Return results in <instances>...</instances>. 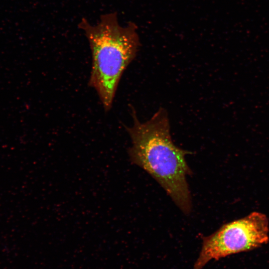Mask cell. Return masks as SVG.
Wrapping results in <instances>:
<instances>
[{
  "label": "cell",
  "instance_id": "1",
  "mask_svg": "<svg viewBox=\"0 0 269 269\" xmlns=\"http://www.w3.org/2000/svg\"><path fill=\"white\" fill-rule=\"evenodd\" d=\"M133 125L126 127L132 141L128 153L131 162L146 171L165 190L185 214L192 209L186 176L192 173L185 158L191 153L173 142L167 114L160 108L141 123L132 108Z\"/></svg>",
  "mask_w": 269,
  "mask_h": 269
},
{
  "label": "cell",
  "instance_id": "2",
  "mask_svg": "<svg viewBox=\"0 0 269 269\" xmlns=\"http://www.w3.org/2000/svg\"><path fill=\"white\" fill-rule=\"evenodd\" d=\"M78 26L84 32L91 51L89 85L95 90L105 111L108 112L121 77L139 49L137 26L133 22L121 26L117 12L102 15L95 25L83 17Z\"/></svg>",
  "mask_w": 269,
  "mask_h": 269
},
{
  "label": "cell",
  "instance_id": "3",
  "mask_svg": "<svg viewBox=\"0 0 269 269\" xmlns=\"http://www.w3.org/2000/svg\"><path fill=\"white\" fill-rule=\"evenodd\" d=\"M269 227L267 216L257 212L224 224L202 238L201 250L193 269H202L211 260L251 251L267 243Z\"/></svg>",
  "mask_w": 269,
  "mask_h": 269
}]
</instances>
